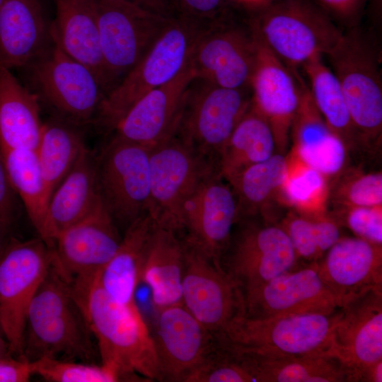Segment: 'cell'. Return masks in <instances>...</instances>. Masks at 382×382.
Masks as SVG:
<instances>
[{
  "mask_svg": "<svg viewBox=\"0 0 382 382\" xmlns=\"http://www.w3.org/2000/svg\"><path fill=\"white\" fill-rule=\"evenodd\" d=\"M149 150L111 136L96 156L99 195L120 231H125L148 212Z\"/></svg>",
  "mask_w": 382,
  "mask_h": 382,
  "instance_id": "11",
  "label": "cell"
},
{
  "mask_svg": "<svg viewBox=\"0 0 382 382\" xmlns=\"http://www.w3.org/2000/svg\"><path fill=\"white\" fill-rule=\"evenodd\" d=\"M33 376L30 361L12 356L0 359V382H25Z\"/></svg>",
  "mask_w": 382,
  "mask_h": 382,
  "instance_id": "46",
  "label": "cell"
},
{
  "mask_svg": "<svg viewBox=\"0 0 382 382\" xmlns=\"http://www.w3.org/2000/svg\"><path fill=\"white\" fill-rule=\"evenodd\" d=\"M326 352L343 364L351 382H364L367 369L382 360V289L369 290L340 308Z\"/></svg>",
  "mask_w": 382,
  "mask_h": 382,
  "instance_id": "17",
  "label": "cell"
},
{
  "mask_svg": "<svg viewBox=\"0 0 382 382\" xmlns=\"http://www.w3.org/2000/svg\"><path fill=\"white\" fill-rule=\"evenodd\" d=\"M286 232L297 259L317 262L340 238L337 226L332 221L322 220L311 221L296 218L284 228Z\"/></svg>",
  "mask_w": 382,
  "mask_h": 382,
  "instance_id": "36",
  "label": "cell"
},
{
  "mask_svg": "<svg viewBox=\"0 0 382 382\" xmlns=\"http://www.w3.org/2000/svg\"><path fill=\"white\" fill-rule=\"evenodd\" d=\"M52 42L51 23L40 0H3L0 6V64L23 69Z\"/></svg>",
  "mask_w": 382,
  "mask_h": 382,
  "instance_id": "24",
  "label": "cell"
},
{
  "mask_svg": "<svg viewBox=\"0 0 382 382\" xmlns=\"http://www.w3.org/2000/svg\"><path fill=\"white\" fill-rule=\"evenodd\" d=\"M120 231L100 199L85 217L54 239L52 265L69 284L82 306L118 249L122 238Z\"/></svg>",
  "mask_w": 382,
  "mask_h": 382,
  "instance_id": "10",
  "label": "cell"
},
{
  "mask_svg": "<svg viewBox=\"0 0 382 382\" xmlns=\"http://www.w3.org/2000/svg\"><path fill=\"white\" fill-rule=\"evenodd\" d=\"M183 241V305L209 331L218 334L245 314L243 292L219 261L185 238Z\"/></svg>",
  "mask_w": 382,
  "mask_h": 382,
  "instance_id": "14",
  "label": "cell"
},
{
  "mask_svg": "<svg viewBox=\"0 0 382 382\" xmlns=\"http://www.w3.org/2000/svg\"><path fill=\"white\" fill-rule=\"evenodd\" d=\"M10 228H8L7 226H6L1 220H0V256L2 253V251L6 245V243H4V236L8 233Z\"/></svg>",
  "mask_w": 382,
  "mask_h": 382,
  "instance_id": "50",
  "label": "cell"
},
{
  "mask_svg": "<svg viewBox=\"0 0 382 382\" xmlns=\"http://www.w3.org/2000/svg\"><path fill=\"white\" fill-rule=\"evenodd\" d=\"M340 311L266 318L243 315L215 335L233 348L257 354L299 355L326 352Z\"/></svg>",
  "mask_w": 382,
  "mask_h": 382,
  "instance_id": "8",
  "label": "cell"
},
{
  "mask_svg": "<svg viewBox=\"0 0 382 382\" xmlns=\"http://www.w3.org/2000/svg\"><path fill=\"white\" fill-rule=\"evenodd\" d=\"M155 226L148 212L133 222L123 232L118 249L97 279L113 301L134 311H140L135 293Z\"/></svg>",
  "mask_w": 382,
  "mask_h": 382,
  "instance_id": "26",
  "label": "cell"
},
{
  "mask_svg": "<svg viewBox=\"0 0 382 382\" xmlns=\"http://www.w3.org/2000/svg\"><path fill=\"white\" fill-rule=\"evenodd\" d=\"M255 36L257 55L250 83L251 103L270 125L275 141H283L299 109L303 81Z\"/></svg>",
  "mask_w": 382,
  "mask_h": 382,
  "instance_id": "22",
  "label": "cell"
},
{
  "mask_svg": "<svg viewBox=\"0 0 382 382\" xmlns=\"http://www.w3.org/2000/svg\"><path fill=\"white\" fill-rule=\"evenodd\" d=\"M216 337V336H215ZM187 382H255L238 354L216 337L214 348Z\"/></svg>",
  "mask_w": 382,
  "mask_h": 382,
  "instance_id": "38",
  "label": "cell"
},
{
  "mask_svg": "<svg viewBox=\"0 0 382 382\" xmlns=\"http://www.w3.org/2000/svg\"><path fill=\"white\" fill-rule=\"evenodd\" d=\"M259 40L288 68L315 56H325L342 31L311 0H271L260 7L249 25Z\"/></svg>",
  "mask_w": 382,
  "mask_h": 382,
  "instance_id": "3",
  "label": "cell"
},
{
  "mask_svg": "<svg viewBox=\"0 0 382 382\" xmlns=\"http://www.w3.org/2000/svg\"><path fill=\"white\" fill-rule=\"evenodd\" d=\"M83 307L102 365L120 381H158L154 342L140 311L113 301L97 280Z\"/></svg>",
  "mask_w": 382,
  "mask_h": 382,
  "instance_id": "2",
  "label": "cell"
},
{
  "mask_svg": "<svg viewBox=\"0 0 382 382\" xmlns=\"http://www.w3.org/2000/svg\"><path fill=\"white\" fill-rule=\"evenodd\" d=\"M288 175L285 158L279 154L253 164L227 181L231 186L238 203L239 220L248 217L282 185Z\"/></svg>",
  "mask_w": 382,
  "mask_h": 382,
  "instance_id": "35",
  "label": "cell"
},
{
  "mask_svg": "<svg viewBox=\"0 0 382 382\" xmlns=\"http://www.w3.org/2000/svg\"><path fill=\"white\" fill-rule=\"evenodd\" d=\"M337 78L357 130L376 136L382 125L379 52L359 26L347 29L325 55Z\"/></svg>",
  "mask_w": 382,
  "mask_h": 382,
  "instance_id": "9",
  "label": "cell"
},
{
  "mask_svg": "<svg viewBox=\"0 0 382 382\" xmlns=\"http://www.w3.org/2000/svg\"><path fill=\"white\" fill-rule=\"evenodd\" d=\"M230 347L255 382H351L343 364L327 352L262 354Z\"/></svg>",
  "mask_w": 382,
  "mask_h": 382,
  "instance_id": "27",
  "label": "cell"
},
{
  "mask_svg": "<svg viewBox=\"0 0 382 382\" xmlns=\"http://www.w3.org/2000/svg\"><path fill=\"white\" fill-rule=\"evenodd\" d=\"M100 199L96 156L86 148L51 196L45 242L51 247L59 233L85 217Z\"/></svg>",
  "mask_w": 382,
  "mask_h": 382,
  "instance_id": "25",
  "label": "cell"
},
{
  "mask_svg": "<svg viewBox=\"0 0 382 382\" xmlns=\"http://www.w3.org/2000/svg\"><path fill=\"white\" fill-rule=\"evenodd\" d=\"M19 198L14 191L0 152V220L11 228L20 209Z\"/></svg>",
  "mask_w": 382,
  "mask_h": 382,
  "instance_id": "45",
  "label": "cell"
},
{
  "mask_svg": "<svg viewBox=\"0 0 382 382\" xmlns=\"http://www.w3.org/2000/svg\"><path fill=\"white\" fill-rule=\"evenodd\" d=\"M371 1L373 11L376 15H377V16H378L381 9V0H371Z\"/></svg>",
  "mask_w": 382,
  "mask_h": 382,
  "instance_id": "52",
  "label": "cell"
},
{
  "mask_svg": "<svg viewBox=\"0 0 382 382\" xmlns=\"http://www.w3.org/2000/svg\"><path fill=\"white\" fill-rule=\"evenodd\" d=\"M289 199L296 204L306 206L323 194V174L308 168L299 174L286 178L283 184Z\"/></svg>",
  "mask_w": 382,
  "mask_h": 382,
  "instance_id": "41",
  "label": "cell"
},
{
  "mask_svg": "<svg viewBox=\"0 0 382 382\" xmlns=\"http://www.w3.org/2000/svg\"><path fill=\"white\" fill-rule=\"evenodd\" d=\"M382 381V360L371 366L366 371L364 382Z\"/></svg>",
  "mask_w": 382,
  "mask_h": 382,
  "instance_id": "48",
  "label": "cell"
},
{
  "mask_svg": "<svg viewBox=\"0 0 382 382\" xmlns=\"http://www.w3.org/2000/svg\"><path fill=\"white\" fill-rule=\"evenodd\" d=\"M236 1L247 3V4H250L253 5L255 4L260 8L264 6L265 4H266L267 3H268L271 0H236Z\"/></svg>",
  "mask_w": 382,
  "mask_h": 382,
  "instance_id": "51",
  "label": "cell"
},
{
  "mask_svg": "<svg viewBox=\"0 0 382 382\" xmlns=\"http://www.w3.org/2000/svg\"><path fill=\"white\" fill-rule=\"evenodd\" d=\"M257 45L250 25L236 23L232 15L201 30L190 65L195 76L223 88H250Z\"/></svg>",
  "mask_w": 382,
  "mask_h": 382,
  "instance_id": "16",
  "label": "cell"
},
{
  "mask_svg": "<svg viewBox=\"0 0 382 382\" xmlns=\"http://www.w3.org/2000/svg\"><path fill=\"white\" fill-rule=\"evenodd\" d=\"M319 275L340 307L371 289H382L381 245L340 238L317 262Z\"/></svg>",
  "mask_w": 382,
  "mask_h": 382,
  "instance_id": "23",
  "label": "cell"
},
{
  "mask_svg": "<svg viewBox=\"0 0 382 382\" xmlns=\"http://www.w3.org/2000/svg\"><path fill=\"white\" fill-rule=\"evenodd\" d=\"M92 335L83 307L51 265L28 311L22 357L29 361L47 357L91 363Z\"/></svg>",
  "mask_w": 382,
  "mask_h": 382,
  "instance_id": "1",
  "label": "cell"
},
{
  "mask_svg": "<svg viewBox=\"0 0 382 382\" xmlns=\"http://www.w3.org/2000/svg\"><path fill=\"white\" fill-rule=\"evenodd\" d=\"M347 198L355 207H378L382 203V175L372 173L354 181L347 191Z\"/></svg>",
  "mask_w": 382,
  "mask_h": 382,
  "instance_id": "44",
  "label": "cell"
},
{
  "mask_svg": "<svg viewBox=\"0 0 382 382\" xmlns=\"http://www.w3.org/2000/svg\"><path fill=\"white\" fill-rule=\"evenodd\" d=\"M2 1H3V0H0V6H1Z\"/></svg>",
  "mask_w": 382,
  "mask_h": 382,
  "instance_id": "53",
  "label": "cell"
},
{
  "mask_svg": "<svg viewBox=\"0 0 382 382\" xmlns=\"http://www.w3.org/2000/svg\"><path fill=\"white\" fill-rule=\"evenodd\" d=\"M52 248L40 238H14L0 256V330L17 357L30 304L52 262Z\"/></svg>",
  "mask_w": 382,
  "mask_h": 382,
  "instance_id": "12",
  "label": "cell"
},
{
  "mask_svg": "<svg viewBox=\"0 0 382 382\" xmlns=\"http://www.w3.org/2000/svg\"><path fill=\"white\" fill-rule=\"evenodd\" d=\"M250 104V88H223L194 76L185 91L173 134L217 167L221 150Z\"/></svg>",
  "mask_w": 382,
  "mask_h": 382,
  "instance_id": "5",
  "label": "cell"
},
{
  "mask_svg": "<svg viewBox=\"0 0 382 382\" xmlns=\"http://www.w3.org/2000/svg\"><path fill=\"white\" fill-rule=\"evenodd\" d=\"M368 0H314L337 24L347 29L359 26Z\"/></svg>",
  "mask_w": 382,
  "mask_h": 382,
  "instance_id": "43",
  "label": "cell"
},
{
  "mask_svg": "<svg viewBox=\"0 0 382 382\" xmlns=\"http://www.w3.org/2000/svg\"><path fill=\"white\" fill-rule=\"evenodd\" d=\"M11 184L23 204L33 227L44 241L50 199L34 149L0 151Z\"/></svg>",
  "mask_w": 382,
  "mask_h": 382,
  "instance_id": "33",
  "label": "cell"
},
{
  "mask_svg": "<svg viewBox=\"0 0 382 382\" xmlns=\"http://www.w3.org/2000/svg\"><path fill=\"white\" fill-rule=\"evenodd\" d=\"M194 76L189 61L175 79L136 101L110 131L112 136L149 149L172 136L185 91Z\"/></svg>",
  "mask_w": 382,
  "mask_h": 382,
  "instance_id": "21",
  "label": "cell"
},
{
  "mask_svg": "<svg viewBox=\"0 0 382 382\" xmlns=\"http://www.w3.org/2000/svg\"><path fill=\"white\" fill-rule=\"evenodd\" d=\"M28 79L39 100L76 126L93 123L105 92L88 66L52 44L26 66Z\"/></svg>",
  "mask_w": 382,
  "mask_h": 382,
  "instance_id": "7",
  "label": "cell"
},
{
  "mask_svg": "<svg viewBox=\"0 0 382 382\" xmlns=\"http://www.w3.org/2000/svg\"><path fill=\"white\" fill-rule=\"evenodd\" d=\"M154 333L161 381L187 382L214 347L215 335L183 304L156 311Z\"/></svg>",
  "mask_w": 382,
  "mask_h": 382,
  "instance_id": "19",
  "label": "cell"
},
{
  "mask_svg": "<svg viewBox=\"0 0 382 382\" xmlns=\"http://www.w3.org/2000/svg\"><path fill=\"white\" fill-rule=\"evenodd\" d=\"M78 127L57 116L43 122L35 151L50 198L87 148Z\"/></svg>",
  "mask_w": 382,
  "mask_h": 382,
  "instance_id": "32",
  "label": "cell"
},
{
  "mask_svg": "<svg viewBox=\"0 0 382 382\" xmlns=\"http://www.w3.org/2000/svg\"><path fill=\"white\" fill-rule=\"evenodd\" d=\"M54 1L56 16L51 23L52 40L69 55L91 69L103 87L96 0Z\"/></svg>",
  "mask_w": 382,
  "mask_h": 382,
  "instance_id": "30",
  "label": "cell"
},
{
  "mask_svg": "<svg viewBox=\"0 0 382 382\" xmlns=\"http://www.w3.org/2000/svg\"><path fill=\"white\" fill-rule=\"evenodd\" d=\"M245 316L266 318L288 314L330 313L340 306L320 278L317 262L292 268L243 294Z\"/></svg>",
  "mask_w": 382,
  "mask_h": 382,
  "instance_id": "20",
  "label": "cell"
},
{
  "mask_svg": "<svg viewBox=\"0 0 382 382\" xmlns=\"http://www.w3.org/2000/svg\"><path fill=\"white\" fill-rule=\"evenodd\" d=\"M300 158L321 174H334L345 161L343 141L330 130L297 142Z\"/></svg>",
  "mask_w": 382,
  "mask_h": 382,
  "instance_id": "39",
  "label": "cell"
},
{
  "mask_svg": "<svg viewBox=\"0 0 382 382\" xmlns=\"http://www.w3.org/2000/svg\"><path fill=\"white\" fill-rule=\"evenodd\" d=\"M349 228L359 238L382 244V214L378 207H356L347 219Z\"/></svg>",
  "mask_w": 382,
  "mask_h": 382,
  "instance_id": "42",
  "label": "cell"
},
{
  "mask_svg": "<svg viewBox=\"0 0 382 382\" xmlns=\"http://www.w3.org/2000/svg\"><path fill=\"white\" fill-rule=\"evenodd\" d=\"M303 68L310 82L309 90L313 102L330 132L342 141L353 136L358 131L338 81L323 61V56L312 57Z\"/></svg>",
  "mask_w": 382,
  "mask_h": 382,
  "instance_id": "34",
  "label": "cell"
},
{
  "mask_svg": "<svg viewBox=\"0 0 382 382\" xmlns=\"http://www.w3.org/2000/svg\"><path fill=\"white\" fill-rule=\"evenodd\" d=\"M173 16L204 29L232 13L229 0H168Z\"/></svg>",
  "mask_w": 382,
  "mask_h": 382,
  "instance_id": "40",
  "label": "cell"
},
{
  "mask_svg": "<svg viewBox=\"0 0 382 382\" xmlns=\"http://www.w3.org/2000/svg\"><path fill=\"white\" fill-rule=\"evenodd\" d=\"M14 354L11 345L0 330V359Z\"/></svg>",
  "mask_w": 382,
  "mask_h": 382,
  "instance_id": "49",
  "label": "cell"
},
{
  "mask_svg": "<svg viewBox=\"0 0 382 382\" xmlns=\"http://www.w3.org/2000/svg\"><path fill=\"white\" fill-rule=\"evenodd\" d=\"M39 102L0 64V151L37 149L43 127Z\"/></svg>",
  "mask_w": 382,
  "mask_h": 382,
  "instance_id": "28",
  "label": "cell"
},
{
  "mask_svg": "<svg viewBox=\"0 0 382 382\" xmlns=\"http://www.w3.org/2000/svg\"><path fill=\"white\" fill-rule=\"evenodd\" d=\"M33 375L52 382H114L118 376L105 366L54 358L30 361Z\"/></svg>",
  "mask_w": 382,
  "mask_h": 382,
  "instance_id": "37",
  "label": "cell"
},
{
  "mask_svg": "<svg viewBox=\"0 0 382 382\" xmlns=\"http://www.w3.org/2000/svg\"><path fill=\"white\" fill-rule=\"evenodd\" d=\"M184 256L183 238L175 231L156 224L140 280L150 289L156 311L183 304Z\"/></svg>",
  "mask_w": 382,
  "mask_h": 382,
  "instance_id": "29",
  "label": "cell"
},
{
  "mask_svg": "<svg viewBox=\"0 0 382 382\" xmlns=\"http://www.w3.org/2000/svg\"><path fill=\"white\" fill-rule=\"evenodd\" d=\"M239 221L220 264L243 294L294 268L297 257L283 228Z\"/></svg>",
  "mask_w": 382,
  "mask_h": 382,
  "instance_id": "15",
  "label": "cell"
},
{
  "mask_svg": "<svg viewBox=\"0 0 382 382\" xmlns=\"http://www.w3.org/2000/svg\"><path fill=\"white\" fill-rule=\"evenodd\" d=\"M274 141L270 125L251 103L221 151L219 173L229 181L248 166L273 155Z\"/></svg>",
  "mask_w": 382,
  "mask_h": 382,
  "instance_id": "31",
  "label": "cell"
},
{
  "mask_svg": "<svg viewBox=\"0 0 382 382\" xmlns=\"http://www.w3.org/2000/svg\"><path fill=\"white\" fill-rule=\"evenodd\" d=\"M225 181L217 168L212 169L182 207L184 238L219 262L239 219L235 193Z\"/></svg>",
  "mask_w": 382,
  "mask_h": 382,
  "instance_id": "18",
  "label": "cell"
},
{
  "mask_svg": "<svg viewBox=\"0 0 382 382\" xmlns=\"http://www.w3.org/2000/svg\"><path fill=\"white\" fill-rule=\"evenodd\" d=\"M148 213L156 224L183 231L184 201L215 165L200 157L174 134L149 150Z\"/></svg>",
  "mask_w": 382,
  "mask_h": 382,
  "instance_id": "13",
  "label": "cell"
},
{
  "mask_svg": "<svg viewBox=\"0 0 382 382\" xmlns=\"http://www.w3.org/2000/svg\"><path fill=\"white\" fill-rule=\"evenodd\" d=\"M169 18H174L168 0H124Z\"/></svg>",
  "mask_w": 382,
  "mask_h": 382,
  "instance_id": "47",
  "label": "cell"
},
{
  "mask_svg": "<svg viewBox=\"0 0 382 382\" xmlns=\"http://www.w3.org/2000/svg\"><path fill=\"white\" fill-rule=\"evenodd\" d=\"M96 3L102 85L106 96L143 59L173 18L124 0Z\"/></svg>",
  "mask_w": 382,
  "mask_h": 382,
  "instance_id": "4",
  "label": "cell"
},
{
  "mask_svg": "<svg viewBox=\"0 0 382 382\" xmlns=\"http://www.w3.org/2000/svg\"><path fill=\"white\" fill-rule=\"evenodd\" d=\"M202 30L173 18L143 59L105 96L95 123L110 132L136 101L175 79L188 64Z\"/></svg>",
  "mask_w": 382,
  "mask_h": 382,
  "instance_id": "6",
  "label": "cell"
}]
</instances>
